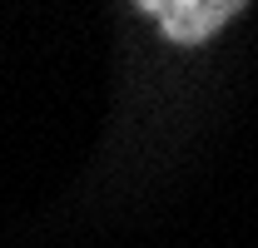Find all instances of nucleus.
I'll return each instance as SVG.
<instances>
[{
    "mask_svg": "<svg viewBox=\"0 0 258 248\" xmlns=\"http://www.w3.org/2000/svg\"><path fill=\"white\" fill-rule=\"evenodd\" d=\"M139 10L154 15L159 30L169 35V40L199 45V40H209L214 30H224L243 5H238V0H144Z\"/></svg>",
    "mask_w": 258,
    "mask_h": 248,
    "instance_id": "nucleus-1",
    "label": "nucleus"
}]
</instances>
